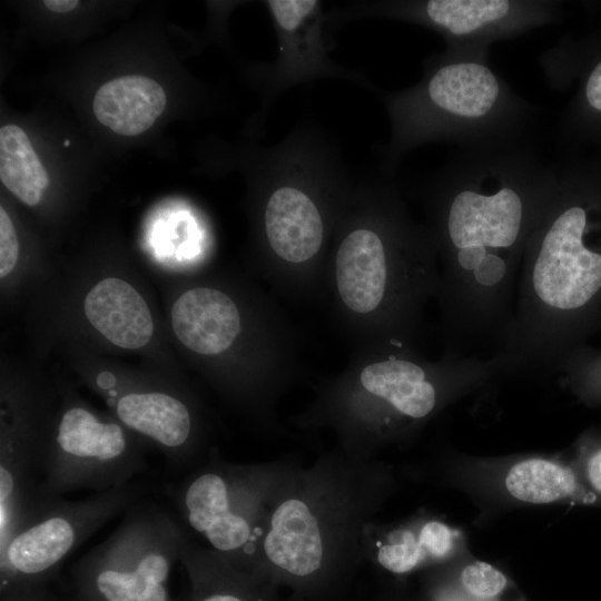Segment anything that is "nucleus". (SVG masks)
<instances>
[{"label": "nucleus", "mask_w": 601, "mask_h": 601, "mask_svg": "<svg viewBox=\"0 0 601 601\" xmlns=\"http://www.w3.org/2000/svg\"><path fill=\"white\" fill-rule=\"evenodd\" d=\"M558 370L584 401L601 404V347L585 343L572 348Z\"/></svg>", "instance_id": "19"}, {"label": "nucleus", "mask_w": 601, "mask_h": 601, "mask_svg": "<svg viewBox=\"0 0 601 601\" xmlns=\"http://www.w3.org/2000/svg\"><path fill=\"white\" fill-rule=\"evenodd\" d=\"M171 328L189 351L218 356L239 337L242 315L234 299L220 289L198 286L184 292L170 311Z\"/></svg>", "instance_id": "13"}, {"label": "nucleus", "mask_w": 601, "mask_h": 601, "mask_svg": "<svg viewBox=\"0 0 601 601\" xmlns=\"http://www.w3.org/2000/svg\"><path fill=\"white\" fill-rule=\"evenodd\" d=\"M142 494L137 483L78 501H40L0 543L1 595L42 589L43 583L81 543Z\"/></svg>", "instance_id": "6"}, {"label": "nucleus", "mask_w": 601, "mask_h": 601, "mask_svg": "<svg viewBox=\"0 0 601 601\" xmlns=\"http://www.w3.org/2000/svg\"><path fill=\"white\" fill-rule=\"evenodd\" d=\"M559 187L529 141L460 147L431 191L446 353L500 349L528 242Z\"/></svg>", "instance_id": "1"}, {"label": "nucleus", "mask_w": 601, "mask_h": 601, "mask_svg": "<svg viewBox=\"0 0 601 601\" xmlns=\"http://www.w3.org/2000/svg\"><path fill=\"white\" fill-rule=\"evenodd\" d=\"M505 484L513 497L530 503H550L583 493L570 467L542 459L515 464L510 470Z\"/></svg>", "instance_id": "18"}, {"label": "nucleus", "mask_w": 601, "mask_h": 601, "mask_svg": "<svg viewBox=\"0 0 601 601\" xmlns=\"http://www.w3.org/2000/svg\"><path fill=\"white\" fill-rule=\"evenodd\" d=\"M186 523L219 552H237L250 540L247 518L234 504L231 486L215 471L190 477L171 494Z\"/></svg>", "instance_id": "11"}, {"label": "nucleus", "mask_w": 601, "mask_h": 601, "mask_svg": "<svg viewBox=\"0 0 601 601\" xmlns=\"http://www.w3.org/2000/svg\"><path fill=\"white\" fill-rule=\"evenodd\" d=\"M117 421L157 446L170 465L184 462L193 441V414L173 392L155 387L100 385Z\"/></svg>", "instance_id": "10"}, {"label": "nucleus", "mask_w": 601, "mask_h": 601, "mask_svg": "<svg viewBox=\"0 0 601 601\" xmlns=\"http://www.w3.org/2000/svg\"><path fill=\"white\" fill-rule=\"evenodd\" d=\"M19 239L7 210L0 207V277H8L18 263Z\"/></svg>", "instance_id": "23"}, {"label": "nucleus", "mask_w": 601, "mask_h": 601, "mask_svg": "<svg viewBox=\"0 0 601 601\" xmlns=\"http://www.w3.org/2000/svg\"><path fill=\"white\" fill-rule=\"evenodd\" d=\"M556 168L559 187L528 242L496 352L504 371H555L601 332V155Z\"/></svg>", "instance_id": "2"}, {"label": "nucleus", "mask_w": 601, "mask_h": 601, "mask_svg": "<svg viewBox=\"0 0 601 601\" xmlns=\"http://www.w3.org/2000/svg\"><path fill=\"white\" fill-rule=\"evenodd\" d=\"M489 51L445 48L416 86L390 98L393 157L435 140L459 147L529 141L538 110L493 70Z\"/></svg>", "instance_id": "3"}, {"label": "nucleus", "mask_w": 601, "mask_h": 601, "mask_svg": "<svg viewBox=\"0 0 601 601\" xmlns=\"http://www.w3.org/2000/svg\"><path fill=\"white\" fill-rule=\"evenodd\" d=\"M344 307L378 329L384 342L408 345L426 299L437 297L440 269L428 229L411 221L391 195L364 225L341 239L334 260Z\"/></svg>", "instance_id": "4"}, {"label": "nucleus", "mask_w": 601, "mask_h": 601, "mask_svg": "<svg viewBox=\"0 0 601 601\" xmlns=\"http://www.w3.org/2000/svg\"><path fill=\"white\" fill-rule=\"evenodd\" d=\"M264 230L273 254L295 266L315 258L325 239V221L316 201L304 189L287 184L268 196Z\"/></svg>", "instance_id": "12"}, {"label": "nucleus", "mask_w": 601, "mask_h": 601, "mask_svg": "<svg viewBox=\"0 0 601 601\" xmlns=\"http://www.w3.org/2000/svg\"><path fill=\"white\" fill-rule=\"evenodd\" d=\"M418 542L430 554L443 556L452 546V532L443 523L432 521L422 528Z\"/></svg>", "instance_id": "24"}, {"label": "nucleus", "mask_w": 601, "mask_h": 601, "mask_svg": "<svg viewBox=\"0 0 601 601\" xmlns=\"http://www.w3.org/2000/svg\"><path fill=\"white\" fill-rule=\"evenodd\" d=\"M43 4L47 9L56 13H66L73 10L78 6L77 0H45Z\"/></svg>", "instance_id": "27"}, {"label": "nucleus", "mask_w": 601, "mask_h": 601, "mask_svg": "<svg viewBox=\"0 0 601 601\" xmlns=\"http://www.w3.org/2000/svg\"><path fill=\"white\" fill-rule=\"evenodd\" d=\"M377 559L386 570L405 573L414 569L422 559V546L410 531H404L400 542L380 549Z\"/></svg>", "instance_id": "21"}, {"label": "nucleus", "mask_w": 601, "mask_h": 601, "mask_svg": "<svg viewBox=\"0 0 601 601\" xmlns=\"http://www.w3.org/2000/svg\"><path fill=\"white\" fill-rule=\"evenodd\" d=\"M65 145H66V146H68V145H69V141H68V140H66V141H65Z\"/></svg>", "instance_id": "28"}, {"label": "nucleus", "mask_w": 601, "mask_h": 601, "mask_svg": "<svg viewBox=\"0 0 601 601\" xmlns=\"http://www.w3.org/2000/svg\"><path fill=\"white\" fill-rule=\"evenodd\" d=\"M589 450L584 457V474L590 487L601 495V437L595 434L585 440Z\"/></svg>", "instance_id": "25"}, {"label": "nucleus", "mask_w": 601, "mask_h": 601, "mask_svg": "<svg viewBox=\"0 0 601 601\" xmlns=\"http://www.w3.org/2000/svg\"><path fill=\"white\" fill-rule=\"evenodd\" d=\"M539 60L551 87L578 82L561 119L562 136L601 148V22L581 39L560 40Z\"/></svg>", "instance_id": "9"}, {"label": "nucleus", "mask_w": 601, "mask_h": 601, "mask_svg": "<svg viewBox=\"0 0 601 601\" xmlns=\"http://www.w3.org/2000/svg\"><path fill=\"white\" fill-rule=\"evenodd\" d=\"M0 179L23 204L37 206L50 179L27 134L16 125L0 129Z\"/></svg>", "instance_id": "17"}, {"label": "nucleus", "mask_w": 601, "mask_h": 601, "mask_svg": "<svg viewBox=\"0 0 601 601\" xmlns=\"http://www.w3.org/2000/svg\"><path fill=\"white\" fill-rule=\"evenodd\" d=\"M387 13L440 32L446 48H490L560 21L563 4L552 0H427L391 3Z\"/></svg>", "instance_id": "8"}, {"label": "nucleus", "mask_w": 601, "mask_h": 601, "mask_svg": "<svg viewBox=\"0 0 601 601\" xmlns=\"http://www.w3.org/2000/svg\"><path fill=\"white\" fill-rule=\"evenodd\" d=\"M1 601H49L42 589L1 595Z\"/></svg>", "instance_id": "26"}, {"label": "nucleus", "mask_w": 601, "mask_h": 601, "mask_svg": "<svg viewBox=\"0 0 601 601\" xmlns=\"http://www.w3.org/2000/svg\"><path fill=\"white\" fill-rule=\"evenodd\" d=\"M264 549L273 564L294 577H308L321 568L322 538L317 520L306 503L290 499L277 508Z\"/></svg>", "instance_id": "15"}, {"label": "nucleus", "mask_w": 601, "mask_h": 601, "mask_svg": "<svg viewBox=\"0 0 601 601\" xmlns=\"http://www.w3.org/2000/svg\"><path fill=\"white\" fill-rule=\"evenodd\" d=\"M130 433L82 403H65L48 424L36 503L80 489L102 492L131 483L146 460Z\"/></svg>", "instance_id": "7"}, {"label": "nucleus", "mask_w": 601, "mask_h": 601, "mask_svg": "<svg viewBox=\"0 0 601 601\" xmlns=\"http://www.w3.org/2000/svg\"><path fill=\"white\" fill-rule=\"evenodd\" d=\"M461 579L470 593L481 598L499 594L506 584L503 573L485 562H475L465 566Z\"/></svg>", "instance_id": "22"}, {"label": "nucleus", "mask_w": 601, "mask_h": 601, "mask_svg": "<svg viewBox=\"0 0 601 601\" xmlns=\"http://www.w3.org/2000/svg\"><path fill=\"white\" fill-rule=\"evenodd\" d=\"M83 312L90 325L119 348L139 349L154 336L155 323L145 298L122 278L105 277L92 286Z\"/></svg>", "instance_id": "14"}, {"label": "nucleus", "mask_w": 601, "mask_h": 601, "mask_svg": "<svg viewBox=\"0 0 601 601\" xmlns=\"http://www.w3.org/2000/svg\"><path fill=\"white\" fill-rule=\"evenodd\" d=\"M179 560L190 575L194 601H249L246 594L233 588L231 584L217 580L185 536Z\"/></svg>", "instance_id": "20"}, {"label": "nucleus", "mask_w": 601, "mask_h": 601, "mask_svg": "<svg viewBox=\"0 0 601 601\" xmlns=\"http://www.w3.org/2000/svg\"><path fill=\"white\" fill-rule=\"evenodd\" d=\"M184 534L154 504H132L120 525L72 568L77 601H171L168 580Z\"/></svg>", "instance_id": "5"}, {"label": "nucleus", "mask_w": 601, "mask_h": 601, "mask_svg": "<svg viewBox=\"0 0 601 601\" xmlns=\"http://www.w3.org/2000/svg\"><path fill=\"white\" fill-rule=\"evenodd\" d=\"M165 106L164 89L145 76H125L104 83L92 102L96 118L121 136L145 132L162 114Z\"/></svg>", "instance_id": "16"}]
</instances>
